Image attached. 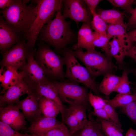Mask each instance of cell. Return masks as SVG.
<instances>
[{
	"label": "cell",
	"mask_w": 136,
	"mask_h": 136,
	"mask_svg": "<svg viewBox=\"0 0 136 136\" xmlns=\"http://www.w3.org/2000/svg\"><path fill=\"white\" fill-rule=\"evenodd\" d=\"M2 67L0 70V81L3 88L2 92L4 93L8 89L21 80L24 79L22 71L18 72V70L10 66Z\"/></svg>",
	"instance_id": "e0dca14e"
},
{
	"label": "cell",
	"mask_w": 136,
	"mask_h": 136,
	"mask_svg": "<svg viewBox=\"0 0 136 136\" xmlns=\"http://www.w3.org/2000/svg\"><path fill=\"white\" fill-rule=\"evenodd\" d=\"M39 104L41 113L45 116L56 118L61 113V109L56 103L45 97L40 96Z\"/></svg>",
	"instance_id": "44dd1931"
},
{
	"label": "cell",
	"mask_w": 136,
	"mask_h": 136,
	"mask_svg": "<svg viewBox=\"0 0 136 136\" xmlns=\"http://www.w3.org/2000/svg\"><path fill=\"white\" fill-rule=\"evenodd\" d=\"M114 7L120 8L129 13L133 9L132 5L133 0H108Z\"/></svg>",
	"instance_id": "d590c367"
},
{
	"label": "cell",
	"mask_w": 136,
	"mask_h": 136,
	"mask_svg": "<svg viewBox=\"0 0 136 136\" xmlns=\"http://www.w3.org/2000/svg\"><path fill=\"white\" fill-rule=\"evenodd\" d=\"M0 136H37L35 135L20 133L0 121Z\"/></svg>",
	"instance_id": "d6a6232c"
},
{
	"label": "cell",
	"mask_w": 136,
	"mask_h": 136,
	"mask_svg": "<svg viewBox=\"0 0 136 136\" xmlns=\"http://www.w3.org/2000/svg\"><path fill=\"white\" fill-rule=\"evenodd\" d=\"M92 19L90 24L94 31L101 35H107L106 23L96 12V11L91 13Z\"/></svg>",
	"instance_id": "f1b7e54d"
},
{
	"label": "cell",
	"mask_w": 136,
	"mask_h": 136,
	"mask_svg": "<svg viewBox=\"0 0 136 136\" xmlns=\"http://www.w3.org/2000/svg\"><path fill=\"white\" fill-rule=\"evenodd\" d=\"M136 100V91L134 94L118 93L113 99L105 100L106 103L114 108L125 106Z\"/></svg>",
	"instance_id": "d4e9b609"
},
{
	"label": "cell",
	"mask_w": 136,
	"mask_h": 136,
	"mask_svg": "<svg viewBox=\"0 0 136 136\" xmlns=\"http://www.w3.org/2000/svg\"><path fill=\"white\" fill-rule=\"evenodd\" d=\"M99 34L92 31L90 24L83 23L78 31V42L74 48L76 50L84 49L87 51L95 50L93 43Z\"/></svg>",
	"instance_id": "9a60e30c"
},
{
	"label": "cell",
	"mask_w": 136,
	"mask_h": 136,
	"mask_svg": "<svg viewBox=\"0 0 136 136\" xmlns=\"http://www.w3.org/2000/svg\"><path fill=\"white\" fill-rule=\"evenodd\" d=\"M127 23L107 24V35L110 39L114 37L117 38L130 50L133 46L127 32Z\"/></svg>",
	"instance_id": "d6986e66"
},
{
	"label": "cell",
	"mask_w": 136,
	"mask_h": 136,
	"mask_svg": "<svg viewBox=\"0 0 136 136\" xmlns=\"http://www.w3.org/2000/svg\"><path fill=\"white\" fill-rule=\"evenodd\" d=\"M14 1V0H0V8L2 10L7 8L11 6Z\"/></svg>",
	"instance_id": "60d3db41"
},
{
	"label": "cell",
	"mask_w": 136,
	"mask_h": 136,
	"mask_svg": "<svg viewBox=\"0 0 136 136\" xmlns=\"http://www.w3.org/2000/svg\"><path fill=\"white\" fill-rule=\"evenodd\" d=\"M18 31L9 25L2 16L0 18V49L3 53L19 42L20 36Z\"/></svg>",
	"instance_id": "5bb4252c"
},
{
	"label": "cell",
	"mask_w": 136,
	"mask_h": 136,
	"mask_svg": "<svg viewBox=\"0 0 136 136\" xmlns=\"http://www.w3.org/2000/svg\"><path fill=\"white\" fill-rule=\"evenodd\" d=\"M62 117L72 134L82 129L79 122L69 107L65 108Z\"/></svg>",
	"instance_id": "484cf974"
},
{
	"label": "cell",
	"mask_w": 136,
	"mask_h": 136,
	"mask_svg": "<svg viewBox=\"0 0 136 136\" xmlns=\"http://www.w3.org/2000/svg\"><path fill=\"white\" fill-rule=\"evenodd\" d=\"M31 86L40 96L45 97L56 103L60 107L61 113V115H62L65 108L62 103L53 82L50 80Z\"/></svg>",
	"instance_id": "2e32d148"
},
{
	"label": "cell",
	"mask_w": 136,
	"mask_h": 136,
	"mask_svg": "<svg viewBox=\"0 0 136 136\" xmlns=\"http://www.w3.org/2000/svg\"><path fill=\"white\" fill-rule=\"evenodd\" d=\"M33 90L32 87L24 79L21 80L0 96V108L15 104L21 96L29 94Z\"/></svg>",
	"instance_id": "7c38bea8"
},
{
	"label": "cell",
	"mask_w": 136,
	"mask_h": 136,
	"mask_svg": "<svg viewBox=\"0 0 136 136\" xmlns=\"http://www.w3.org/2000/svg\"><path fill=\"white\" fill-rule=\"evenodd\" d=\"M98 136H106L101 131L100 132Z\"/></svg>",
	"instance_id": "f6af8a7d"
},
{
	"label": "cell",
	"mask_w": 136,
	"mask_h": 136,
	"mask_svg": "<svg viewBox=\"0 0 136 136\" xmlns=\"http://www.w3.org/2000/svg\"><path fill=\"white\" fill-rule=\"evenodd\" d=\"M91 114L97 117L98 118L110 121L109 116L104 108L94 110Z\"/></svg>",
	"instance_id": "74e56055"
},
{
	"label": "cell",
	"mask_w": 136,
	"mask_h": 136,
	"mask_svg": "<svg viewBox=\"0 0 136 136\" xmlns=\"http://www.w3.org/2000/svg\"><path fill=\"white\" fill-rule=\"evenodd\" d=\"M26 41L24 39L19 42L11 49L3 53L0 63L2 67L10 66L17 70L22 69L26 62L28 51Z\"/></svg>",
	"instance_id": "ba28073f"
},
{
	"label": "cell",
	"mask_w": 136,
	"mask_h": 136,
	"mask_svg": "<svg viewBox=\"0 0 136 136\" xmlns=\"http://www.w3.org/2000/svg\"><path fill=\"white\" fill-rule=\"evenodd\" d=\"M39 34L41 41L58 49L67 44L73 36L70 23L66 21L60 11H58L55 17L43 27Z\"/></svg>",
	"instance_id": "7a4b0ae2"
},
{
	"label": "cell",
	"mask_w": 136,
	"mask_h": 136,
	"mask_svg": "<svg viewBox=\"0 0 136 136\" xmlns=\"http://www.w3.org/2000/svg\"><path fill=\"white\" fill-rule=\"evenodd\" d=\"M104 108L107 112L110 121L121 126L122 124L119 120L118 114L114 108L107 103Z\"/></svg>",
	"instance_id": "8d00e7d4"
},
{
	"label": "cell",
	"mask_w": 136,
	"mask_h": 136,
	"mask_svg": "<svg viewBox=\"0 0 136 136\" xmlns=\"http://www.w3.org/2000/svg\"><path fill=\"white\" fill-rule=\"evenodd\" d=\"M110 53L112 57L116 61L120 69L124 64V59L129 49L120 40L114 37L109 43Z\"/></svg>",
	"instance_id": "ffe728a7"
},
{
	"label": "cell",
	"mask_w": 136,
	"mask_h": 136,
	"mask_svg": "<svg viewBox=\"0 0 136 136\" xmlns=\"http://www.w3.org/2000/svg\"><path fill=\"white\" fill-rule=\"evenodd\" d=\"M63 3L64 7L62 15L65 19L70 18L77 24L80 22L89 24L91 23L92 15L83 1L63 0Z\"/></svg>",
	"instance_id": "9c48e42d"
},
{
	"label": "cell",
	"mask_w": 136,
	"mask_h": 136,
	"mask_svg": "<svg viewBox=\"0 0 136 136\" xmlns=\"http://www.w3.org/2000/svg\"><path fill=\"white\" fill-rule=\"evenodd\" d=\"M119 108L121 111L128 117L136 124V100Z\"/></svg>",
	"instance_id": "836d02e7"
},
{
	"label": "cell",
	"mask_w": 136,
	"mask_h": 136,
	"mask_svg": "<svg viewBox=\"0 0 136 136\" xmlns=\"http://www.w3.org/2000/svg\"><path fill=\"white\" fill-rule=\"evenodd\" d=\"M120 78V77L112 73L105 75L98 86L99 92L106 96L109 95L114 91Z\"/></svg>",
	"instance_id": "7402d4cb"
},
{
	"label": "cell",
	"mask_w": 136,
	"mask_h": 136,
	"mask_svg": "<svg viewBox=\"0 0 136 136\" xmlns=\"http://www.w3.org/2000/svg\"><path fill=\"white\" fill-rule=\"evenodd\" d=\"M98 119L101 130L106 136H123L121 126L110 121Z\"/></svg>",
	"instance_id": "cb8c5ba5"
},
{
	"label": "cell",
	"mask_w": 136,
	"mask_h": 136,
	"mask_svg": "<svg viewBox=\"0 0 136 136\" xmlns=\"http://www.w3.org/2000/svg\"><path fill=\"white\" fill-rule=\"evenodd\" d=\"M41 136H74L63 123L57 126L44 133Z\"/></svg>",
	"instance_id": "1f68e13d"
},
{
	"label": "cell",
	"mask_w": 136,
	"mask_h": 136,
	"mask_svg": "<svg viewBox=\"0 0 136 136\" xmlns=\"http://www.w3.org/2000/svg\"><path fill=\"white\" fill-rule=\"evenodd\" d=\"M88 118L87 124L78 136H98L101 131L99 122L94 120L90 115Z\"/></svg>",
	"instance_id": "4316f807"
},
{
	"label": "cell",
	"mask_w": 136,
	"mask_h": 136,
	"mask_svg": "<svg viewBox=\"0 0 136 136\" xmlns=\"http://www.w3.org/2000/svg\"><path fill=\"white\" fill-rule=\"evenodd\" d=\"M61 123L56 118L42 116L31 123L28 131L37 136H41Z\"/></svg>",
	"instance_id": "ac0fdd59"
},
{
	"label": "cell",
	"mask_w": 136,
	"mask_h": 136,
	"mask_svg": "<svg viewBox=\"0 0 136 136\" xmlns=\"http://www.w3.org/2000/svg\"><path fill=\"white\" fill-rule=\"evenodd\" d=\"M129 71L125 70L123 71L119 82L114 92L122 94H132L128 75Z\"/></svg>",
	"instance_id": "f546056e"
},
{
	"label": "cell",
	"mask_w": 136,
	"mask_h": 136,
	"mask_svg": "<svg viewBox=\"0 0 136 136\" xmlns=\"http://www.w3.org/2000/svg\"><path fill=\"white\" fill-rule=\"evenodd\" d=\"M63 0H35L37 6L36 17L31 27L23 37L27 42L28 50L35 48V43L41 29L50 20L52 16L60 11Z\"/></svg>",
	"instance_id": "3957f363"
},
{
	"label": "cell",
	"mask_w": 136,
	"mask_h": 136,
	"mask_svg": "<svg viewBox=\"0 0 136 136\" xmlns=\"http://www.w3.org/2000/svg\"><path fill=\"white\" fill-rule=\"evenodd\" d=\"M129 38L131 42H136V29L128 33Z\"/></svg>",
	"instance_id": "7bdbcfd3"
},
{
	"label": "cell",
	"mask_w": 136,
	"mask_h": 136,
	"mask_svg": "<svg viewBox=\"0 0 136 136\" xmlns=\"http://www.w3.org/2000/svg\"><path fill=\"white\" fill-rule=\"evenodd\" d=\"M31 49L28 51L27 62L21 69L24 74V79L31 86L50 81L35 59L34 51Z\"/></svg>",
	"instance_id": "30bf717a"
},
{
	"label": "cell",
	"mask_w": 136,
	"mask_h": 136,
	"mask_svg": "<svg viewBox=\"0 0 136 136\" xmlns=\"http://www.w3.org/2000/svg\"><path fill=\"white\" fill-rule=\"evenodd\" d=\"M126 56L133 58L136 62V44L128 51Z\"/></svg>",
	"instance_id": "b9f144b4"
},
{
	"label": "cell",
	"mask_w": 136,
	"mask_h": 136,
	"mask_svg": "<svg viewBox=\"0 0 136 136\" xmlns=\"http://www.w3.org/2000/svg\"><path fill=\"white\" fill-rule=\"evenodd\" d=\"M34 54L36 55L35 60L46 75L58 78L64 76V58L57 55L49 47L41 46Z\"/></svg>",
	"instance_id": "8992f818"
},
{
	"label": "cell",
	"mask_w": 136,
	"mask_h": 136,
	"mask_svg": "<svg viewBox=\"0 0 136 136\" xmlns=\"http://www.w3.org/2000/svg\"><path fill=\"white\" fill-rule=\"evenodd\" d=\"M110 40L107 35L99 34L93 41V44L95 47H97L102 49L106 56L112 60V57L110 54L109 45Z\"/></svg>",
	"instance_id": "4dcf8cb0"
},
{
	"label": "cell",
	"mask_w": 136,
	"mask_h": 136,
	"mask_svg": "<svg viewBox=\"0 0 136 136\" xmlns=\"http://www.w3.org/2000/svg\"><path fill=\"white\" fill-rule=\"evenodd\" d=\"M88 99L94 110L103 108L106 103L105 99L99 96L94 95L91 93H88Z\"/></svg>",
	"instance_id": "e575fe53"
},
{
	"label": "cell",
	"mask_w": 136,
	"mask_h": 136,
	"mask_svg": "<svg viewBox=\"0 0 136 136\" xmlns=\"http://www.w3.org/2000/svg\"><path fill=\"white\" fill-rule=\"evenodd\" d=\"M86 105L82 104L72 105H69V107L79 122L82 128L88 121L86 114Z\"/></svg>",
	"instance_id": "83f0119b"
},
{
	"label": "cell",
	"mask_w": 136,
	"mask_h": 136,
	"mask_svg": "<svg viewBox=\"0 0 136 136\" xmlns=\"http://www.w3.org/2000/svg\"><path fill=\"white\" fill-rule=\"evenodd\" d=\"M84 3L88 7L91 13L96 11L95 9L97 5L102 1L101 0H84Z\"/></svg>",
	"instance_id": "f35d334b"
},
{
	"label": "cell",
	"mask_w": 136,
	"mask_h": 136,
	"mask_svg": "<svg viewBox=\"0 0 136 136\" xmlns=\"http://www.w3.org/2000/svg\"><path fill=\"white\" fill-rule=\"evenodd\" d=\"M64 58L66 66L64 77L71 82L84 84L99 96L98 87L87 69L77 61L73 52L70 49L67 50L65 52Z\"/></svg>",
	"instance_id": "5b68a950"
},
{
	"label": "cell",
	"mask_w": 136,
	"mask_h": 136,
	"mask_svg": "<svg viewBox=\"0 0 136 136\" xmlns=\"http://www.w3.org/2000/svg\"><path fill=\"white\" fill-rule=\"evenodd\" d=\"M96 12L107 24L124 23L123 14L119 11L98 9Z\"/></svg>",
	"instance_id": "603a6c76"
},
{
	"label": "cell",
	"mask_w": 136,
	"mask_h": 136,
	"mask_svg": "<svg viewBox=\"0 0 136 136\" xmlns=\"http://www.w3.org/2000/svg\"><path fill=\"white\" fill-rule=\"evenodd\" d=\"M125 136H136V130L130 128L126 132Z\"/></svg>",
	"instance_id": "ee69618b"
},
{
	"label": "cell",
	"mask_w": 136,
	"mask_h": 136,
	"mask_svg": "<svg viewBox=\"0 0 136 136\" xmlns=\"http://www.w3.org/2000/svg\"><path fill=\"white\" fill-rule=\"evenodd\" d=\"M131 16L129 18L128 22L127 23L128 27H136V7L130 13Z\"/></svg>",
	"instance_id": "ab89813d"
},
{
	"label": "cell",
	"mask_w": 136,
	"mask_h": 136,
	"mask_svg": "<svg viewBox=\"0 0 136 136\" xmlns=\"http://www.w3.org/2000/svg\"><path fill=\"white\" fill-rule=\"evenodd\" d=\"M53 83L61 101L69 105L86 104L88 101L86 89L78 83L71 81Z\"/></svg>",
	"instance_id": "52a82bcc"
},
{
	"label": "cell",
	"mask_w": 136,
	"mask_h": 136,
	"mask_svg": "<svg viewBox=\"0 0 136 136\" xmlns=\"http://www.w3.org/2000/svg\"><path fill=\"white\" fill-rule=\"evenodd\" d=\"M40 97L33 90L25 98L15 104L22 111L25 118L31 123L42 116L39 104Z\"/></svg>",
	"instance_id": "4fadbf2b"
},
{
	"label": "cell",
	"mask_w": 136,
	"mask_h": 136,
	"mask_svg": "<svg viewBox=\"0 0 136 136\" xmlns=\"http://www.w3.org/2000/svg\"><path fill=\"white\" fill-rule=\"evenodd\" d=\"M135 74H136V69H135Z\"/></svg>",
	"instance_id": "bcb514c9"
},
{
	"label": "cell",
	"mask_w": 136,
	"mask_h": 136,
	"mask_svg": "<svg viewBox=\"0 0 136 136\" xmlns=\"http://www.w3.org/2000/svg\"><path fill=\"white\" fill-rule=\"evenodd\" d=\"M74 54L85 65L92 78L112 73L114 66L112 60L107 56L95 50L83 52L76 49Z\"/></svg>",
	"instance_id": "277c9868"
},
{
	"label": "cell",
	"mask_w": 136,
	"mask_h": 136,
	"mask_svg": "<svg viewBox=\"0 0 136 136\" xmlns=\"http://www.w3.org/2000/svg\"><path fill=\"white\" fill-rule=\"evenodd\" d=\"M20 110L16 104L0 108V121L19 132L26 125L25 118Z\"/></svg>",
	"instance_id": "8fae6325"
},
{
	"label": "cell",
	"mask_w": 136,
	"mask_h": 136,
	"mask_svg": "<svg viewBox=\"0 0 136 136\" xmlns=\"http://www.w3.org/2000/svg\"><path fill=\"white\" fill-rule=\"evenodd\" d=\"M14 0L10 7L0 11L2 17L9 25L23 37L29 30L36 17L37 6L35 1Z\"/></svg>",
	"instance_id": "6da1fadb"
}]
</instances>
